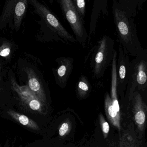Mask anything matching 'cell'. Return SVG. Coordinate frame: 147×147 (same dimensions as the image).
I'll return each instance as SVG.
<instances>
[{
	"label": "cell",
	"instance_id": "12",
	"mask_svg": "<svg viewBox=\"0 0 147 147\" xmlns=\"http://www.w3.org/2000/svg\"><path fill=\"white\" fill-rule=\"evenodd\" d=\"M28 1L22 0L17 2L14 7L13 24L15 29L18 31L20 29L22 21L26 13Z\"/></svg>",
	"mask_w": 147,
	"mask_h": 147
},
{
	"label": "cell",
	"instance_id": "19",
	"mask_svg": "<svg viewBox=\"0 0 147 147\" xmlns=\"http://www.w3.org/2000/svg\"><path fill=\"white\" fill-rule=\"evenodd\" d=\"M71 128L70 123L68 122L63 123L59 127V133L61 137H63L69 133Z\"/></svg>",
	"mask_w": 147,
	"mask_h": 147
},
{
	"label": "cell",
	"instance_id": "2",
	"mask_svg": "<svg viewBox=\"0 0 147 147\" xmlns=\"http://www.w3.org/2000/svg\"><path fill=\"white\" fill-rule=\"evenodd\" d=\"M123 108L121 109L122 127L125 123H132L137 135L146 140L147 127V98L138 90L128 84Z\"/></svg>",
	"mask_w": 147,
	"mask_h": 147
},
{
	"label": "cell",
	"instance_id": "4",
	"mask_svg": "<svg viewBox=\"0 0 147 147\" xmlns=\"http://www.w3.org/2000/svg\"><path fill=\"white\" fill-rule=\"evenodd\" d=\"M129 82L147 98V47L130 61Z\"/></svg>",
	"mask_w": 147,
	"mask_h": 147
},
{
	"label": "cell",
	"instance_id": "1",
	"mask_svg": "<svg viewBox=\"0 0 147 147\" xmlns=\"http://www.w3.org/2000/svg\"><path fill=\"white\" fill-rule=\"evenodd\" d=\"M142 7L140 0L113 1L112 13L118 41L129 55L135 57L143 50L139 40L134 19Z\"/></svg>",
	"mask_w": 147,
	"mask_h": 147
},
{
	"label": "cell",
	"instance_id": "21",
	"mask_svg": "<svg viewBox=\"0 0 147 147\" xmlns=\"http://www.w3.org/2000/svg\"><path fill=\"white\" fill-rule=\"evenodd\" d=\"M0 72H1V65H0Z\"/></svg>",
	"mask_w": 147,
	"mask_h": 147
},
{
	"label": "cell",
	"instance_id": "7",
	"mask_svg": "<svg viewBox=\"0 0 147 147\" xmlns=\"http://www.w3.org/2000/svg\"><path fill=\"white\" fill-rule=\"evenodd\" d=\"M116 70L117 94L123 100L130 77V61L128 53L121 45L118 47Z\"/></svg>",
	"mask_w": 147,
	"mask_h": 147
},
{
	"label": "cell",
	"instance_id": "8",
	"mask_svg": "<svg viewBox=\"0 0 147 147\" xmlns=\"http://www.w3.org/2000/svg\"><path fill=\"white\" fill-rule=\"evenodd\" d=\"M119 147H147L146 140L137 135L132 123H125L120 133Z\"/></svg>",
	"mask_w": 147,
	"mask_h": 147
},
{
	"label": "cell",
	"instance_id": "3",
	"mask_svg": "<svg viewBox=\"0 0 147 147\" xmlns=\"http://www.w3.org/2000/svg\"><path fill=\"white\" fill-rule=\"evenodd\" d=\"M114 47V41L106 35L98 42L91 61L94 78L98 79L103 77L107 68L111 64L115 51Z\"/></svg>",
	"mask_w": 147,
	"mask_h": 147
},
{
	"label": "cell",
	"instance_id": "10",
	"mask_svg": "<svg viewBox=\"0 0 147 147\" xmlns=\"http://www.w3.org/2000/svg\"><path fill=\"white\" fill-rule=\"evenodd\" d=\"M25 71L27 76L28 86L37 98L43 104H45L47 103L46 97L39 79L32 68L27 67L25 69Z\"/></svg>",
	"mask_w": 147,
	"mask_h": 147
},
{
	"label": "cell",
	"instance_id": "5",
	"mask_svg": "<svg viewBox=\"0 0 147 147\" xmlns=\"http://www.w3.org/2000/svg\"><path fill=\"white\" fill-rule=\"evenodd\" d=\"M59 4L76 38V41L84 45L88 34L84 25L83 18L78 13L72 0H60Z\"/></svg>",
	"mask_w": 147,
	"mask_h": 147
},
{
	"label": "cell",
	"instance_id": "18",
	"mask_svg": "<svg viewBox=\"0 0 147 147\" xmlns=\"http://www.w3.org/2000/svg\"><path fill=\"white\" fill-rule=\"evenodd\" d=\"M74 4L80 16L84 19L85 16L86 2L85 0H74Z\"/></svg>",
	"mask_w": 147,
	"mask_h": 147
},
{
	"label": "cell",
	"instance_id": "14",
	"mask_svg": "<svg viewBox=\"0 0 147 147\" xmlns=\"http://www.w3.org/2000/svg\"><path fill=\"white\" fill-rule=\"evenodd\" d=\"M11 81L12 88L25 103L32 98H37L28 85L20 86L13 79H12Z\"/></svg>",
	"mask_w": 147,
	"mask_h": 147
},
{
	"label": "cell",
	"instance_id": "6",
	"mask_svg": "<svg viewBox=\"0 0 147 147\" xmlns=\"http://www.w3.org/2000/svg\"><path fill=\"white\" fill-rule=\"evenodd\" d=\"M30 1L37 14L53 31L66 41L74 43L77 41L46 6L36 0H31Z\"/></svg>",
	"mask_w": 147,
	"mask_h": 147
},
{
	"label": "cell",
	"instance_id": "16",
	"mask_svg": "<svg viewBox=\"0 0 147 147\" xmlns=\"http://www.w3.org/2000/svg\"><path fill=\"white\" fill-rule=\"evenodd\" d=\"M99 123L104 138L106 139L108 137L110 131V126L109 123L105 119L102 113H100L99 116Z\"/></svg>",
	"mask_w": 147,
	"mask_h": 147
},
{
	"label": "cell",
	"instance_id": "11",
	"mask_svg": "<svg viewBox=\"0 0 147 147\" xmlns=\"http://www.w3.org/2000/svg\"><path fill=\"white\" fill-rule=\"evenodd\" d=\"M105 110L106 116L111 124L121 133L122 131L121 115L118 113L114 107L112 100L109 93H106L105 98Z\"/></svg>",
	"mask_w": 147,
	"mask_h": 147
},
{
	"label": "cell",
	"instance_id": "20",
	"mask_svg": "<svg viewBox=\"0 0 147 147\" xmlns=\"http://www.w3.org/2000/svg\"><path fill=\"white\" fill-rule=\"evenodd\" d=\"M11 49L9 45H3L0 47V56L2 57H7L10 54Z\"/></svg>",
	"mask_w": 147,
	"mask_h": 147
},
{
	"label": "cell",
	"instance_id": "15",
	"mask_svg": "<svg viewBox=\"0 0 147 147\" xmlns=\"http://www.w3.org/2000/svg\"><path fill=\"white\" fill-rule=\"evenodd\" d=\"M90 89V84L88 79L84 76L80 77L77 84V92L80 97L86 96Z\"/></svg>",
	"mask_w": 147,
	"mask_h": 147
},
{
	"label": "cell",
	"instance_id": "22",
	"mask_svg": "<svg viewBox=\"0 0 147 147\" xmlns=\"http://www.w3.org/2000/svg\"><path fill=\"white\" fill-rule=\"evenodd\" d=\"M146 146L147 147V142H146Z\"/></svg>",
	"mask_w": 147,
	"mask_h": 147
},
{
	"label": "cell",
	"instance_id": "9",
	"mask_svg": "<svg viewBox=\"0 0 147 147\" xmlns=\"http://www.w3.org/2000/svg\"><path fill=\"white\" fill-rule=\"evenodd\" d=\"M58 67L53 69V73L56 83L60 87L66 86L69 77L73 68L74 59L72 58L62 57L57 60Z\"/></svg>",
	"mask_w": 147,
	"mask_h": 147
},
{
	"label": "cell",
	"instance_id": "13",
	"mask_svg": "<svg viewBox=\"0 0 147 147\" xmlns=\"http://www.w3.org/2000/svg\"><path fill=\"white\" fill-rule=\"evenodd\" d=\"M7 113L10 117L22 125L34 130L39 129V127L37 123L26 116L22 114L11 110H8Z\"/></svg>",
	"mask_w": 147,
	"mask_h": 147
},
{
	"label": "cell",
	"instance_id": "17",
	"mask_svg": "<svg viewBox=\"0 0 147 147\" xmlns=\"http://www.w3.org/2000/svg\"><path fill=\"white\" fill-rule=\"evenodd\" d=\"M33 110L41 112L43 104L38 98H32L26 103Z\"/></svg>",
	"mask_w": 147,
	"mask_h": 147
}]
</instances>
